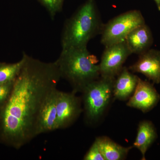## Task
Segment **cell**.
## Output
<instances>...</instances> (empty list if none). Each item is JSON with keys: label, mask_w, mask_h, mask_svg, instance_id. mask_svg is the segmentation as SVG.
I'll list each match as a JSON object with an SVG mask.
<instances>
[{"label": "cell", "mask_w": 160, "mask_h": 160, "mask_svg": "<svg viewBox=\"0 0 160 160\" xmlns=\"http://www.w3.org/2000/svg\"><path fill=\"white\" fill-rule=\"evenodd\" d=\"M139 78L129 69L123 67L113 82V98L120 101L129 100L135 90Z\"/></svg>", "instance_id": "cell-11"}, {"label": "cell", "mask_w": 160, "mask_h": 160, "mask_svg": "<svg viewBox=\"0 0 160 160\" xmlns=\"http://www.w3.org/2000/svg\"><path fill=\"white\" fill-rule=\"evenodd\" d=\"M160 99V95L153 85L139 78L135 90L126 105L147 112L157 105Z\"/></svg>", "instance_id": "cell-8"}, {"label": "cell", "mask_w": 160, "mask_h": 160, "mask_svg": "<svg viewBox=\"0 0 160 160\" xmlns=\"http://www.w3.org/2000/svg\"><path fill=\"white\" fill-rule=\"evenodd\" d=\"M115 78L100 77L89 83L82 91L83 111L87 122H97L108 108L113 96Z\"/></svg>", "instance_id": "cell-4"}, {"label": "cell", "mask_w": 160, "mask_h": 160, "mask_svg": "<svg viewBox=\"0 0 160 160\" xmlns=\"http://www.w3.org/2000/svg\"><path fill=\"white\" fill-rule=\"evenodd\" d=\"M145 24L144 18L139 10L124 12L103 24L101 43L106 47L124 42L132 30Z\"/></svg>", "instance_id": "cell-5"}, {"label": "cell", "mask_w": 160, "mask_h": 160, "mask_svg": "<svg viewBox=\"0 0 160 160\" xmlns=\"http://www.w3.org/2000/svg\"><path fill=\"white\" fill-rule=\"evenodd\" d=\"M56 106L57 129H66L71 126L83 111L82 100L73 91L66 92L58 89Z\"/></svg>", "instance_id": "cell-6"}, {"label": "cell", "mask_w": 160, "mask_h": 160, "mask_svg": "<svg viewBox=\"0 0 160 160\" xmlns=\"http://www.w3.org/2000/svg\"><path fill=\"white\" fill-rule=\"evenodd\" d=\"M103 25L94 0H88L65 22L62 49L87 46L90 40L101 33Z\"/></svg>", "instance_id": "cell-3"}, {"label": "cell", "mask_w": 160, "mask_h": 160, "mask_svg": "<svg viewBox=\"0 0 160 160\" xmlns=\"http://www.w3.org/2000/svg\"><path fill=\"white\" fill-rule=\"evenodd\" d=\"M125 41L132 54L139 55L149 49L153 42V38L151 30L145 24L132 30Z\"/></svg>", "instance_id": "cell-12"}, {"label": "cell", "mask_w": 160, "mask_h": 160, "mask_svg": "<svg viewBox=\"0 0 160 160\" xmlns=\"http://www.w3.org/2000/svg\"><path fill=\"white\" fill-rule=\"evenodd\" d=\"M58 89H54L49 96L41 109L38 120V136L57 129L56 94Z\"/></svg>", "instance_id": "cell-10"}, {"label": "cell", "mask_w": 160, "mask_h": 160, "mask_svg": "<svg viewBox=\"0 0 160 160\" xmlns=\"http://www.w3.org/2000/svg\"><path fill=\"white\" fill-rule=\"evenodd\" d=\"M14 82L0 83V111L9 99Z\"/></svg>", "instance_id": "cell-17"}, {"label": "cell", "mask_w": 160, "mask_h": 160, "mask_svg": "<svg viewBox=\"0 0 160 160\" xmlns=\"http://www.w3.org/2000/svg\"><path fill=\"white\" fill-rule=\"evenodd\" d=\"M129 70L145 75L154 83H160V51L149 49L139 55L138 61Z\"/></svg>", "instance_id": "cell-9"}, {"label": "cell", "mask_w": 160, "mask_h": 160, "mask_svg": "<svg viewBox=\"0 0 160 160\" xmlns=\"http://www.w3.org/2000/svg\"><path fill=\"white\" fill-rule=\"evenodd\" d=\"M131 54L125 41L106 47L99 64L100 76L115 78Z\"/></svg>", "instance_id": "cell-7"}, {"label": "cell", "mask_w": 160, "mask_h": 160, "mask_svg": "<svg viewBox=\"0 0 160 160\" xmlns=\"http://www.w3.org/2000/svg\"><path fill=\"white\" fill-rule=\"evenodd\" d=\"M25 61V52L22 59L14 63L0 62V83L14 82L22 68Z\"/></svg>", "instance_id": "cell-15"}, {"label": "cell", "mask_w": 160, "mask_h": 160, "mask_svg": "<svg viewBox=\"0 0 160 160\" xmlns=\"http://www.w3.org/2000/svg\"><path fill=\"white\" fill-rule=\"evenodd\" d=\"M105 160L125 159L133 146L123 147L106 136L99 137L96 138Z\"/></svg>", "instance_id": "cell-14"}, {"label": "cell", "mask_w": 160, "mask_h": 160, "mask_svg": "<svg viewBox=\"0 0 160 160\" xmlns=\"http://www.w3.org/2000/svg\"><path fill=\"white\" fill-rule=\"evenodd\" d=\"M55 62L61 78L66 80L76 93L100 77L99 64L87 46L62 49Z\"/></svg>", "instance_id": "cell-2"}, {"label": "cell", "mask_w": 160, "mask_h": 160, "mask_svg": "<svg viewBox=\"0 0 160 160\" xmlns=\"http://www.w3.org/2000/svg\"><path fill=\"white\" fill-rule=\"evenodd\" d=\"M157 137L156 129L151 122L144 120L140 122L138 126L136 138L132 146L141 152L142 160H146V152Z\"/></svg>", "instance_id": "cell-13"}, {"label": "cell", "mask_w": 160, "mask_h": 160, "mask_svg": "<svg viewBox=\"0 0 160 160\" xmlns=\"http://www.w3.org/2000/svg\"><path fill=\"white\" fill-rule=\"evenodd\" d=\"M157 6L158 9L160 11V0H154Z\"/></svg>", "instance_id": "cell-19"}, {"label": "cell", "mask_w": 160, "mask_h": 160, "mask_svg": "<svg viewBox=\"0 0 160 160\" xmlns=\"http://www.w3.org/2000/svg\"><path fill=\"white\" fill-rule=\"evenodd\" d=\"M49 12L52 19L62 8L64 0H39Z\"/></svg>", "instance_id": "cell-16"}, {"label": "cell", "mask_w": 160, "mask_h": 160, "mask_svg": "<svg viewBox=\"0 0 160 160\" xmlns=\"http://www.w3.org/2000/svg\"><path fill=\"white\" fill-rule=\"evenodd\" d=\"M55 62H45L25 53L9 99L0 111V144L16 149L38 136L41 109L61 79Z\"/></svg>", "instance_id": "cell-1"}, {"label": "cell", "mask_w": 160, "mask_h": 160, "mask_svg": "<svg viewBox=\"0 0 160 160\" xmlns=\"http://www.w3.org/2000/svg\"><path fill=\"white\" fill-rule=\"evenodd\" d=\"M84 160H105L102 154V152L98 145L97 142L95 140L89 150L86 152L83 158Z\"/></svg>", "instance_id": "cell-18"}]
</instances>
